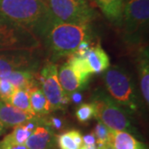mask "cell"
Returning <instances> with one entry per match:
<instances>
[{"mask_svg":"<svg viewBox=\"0 0 149 149\" xmlns=\"http://www.w3.org/2000/svg\"><path fill=\"white\" fill-rule=\"evenodd\" d=\"M98 149H115V148L113 147V145L111 143H107L105 144H103L100 146H97Z\"/></svg>","mask_w":149,"mask_h":149,"instance_id":"cell-29","label":"cell"},{"mask_svg":"<svg viewBox=\"0 0 149 149\" xmlns=\"http://www.w3.org/2000/svg\"><path fill=\"white\" fill-rule=\"evenodd\" d=\"M17 89L31 91L38 87L36 78V72L30 70H16L11 72L6 78Z\"/></svg>","mask_w":149,"mask_h":149,"instance_id":"cell-14","label":"cell"},{"mask_svg":"<svg viewBox=\"0 0 149 149\" xmlns=\"http://www.w3.org/2000/svg\"><path fill=\"white\" fill-rule=\"evenodd\" d=\"M41 41L27 29L0 14V51L37 50Z\"/></svg>","mask_w":149,"mask_h":149,"instance_id":"cell-7","label":"cell"},{"mask_svg":"<svg viewBox=\"0 0 149 149\" xmlns=\"http://www.w3.org/2000/svg\"><path fill=\"white\" fill-rule=\"evenodd\" d=\"M17 88L7 79H0V100L7 102Z\"/></svg>","mask_w":149,"mask_h":149,"instance_id":"cell-24","label":"cell"},{"mask_svg":"<svg viewBox=\"0 0 149 149\" xmlns=\"http://www.w3.org/2000/svg\"><path fill=\"white\" fill-rule=\"evenodd\" d=\"M139 74L140 80V90L147 105L149 104V61L148 50L143 52L139 58Z\"/></svg>","mask_w":149,"mask_h":149,"instance_id":"cell-18","label":"cell"},{"mask_svg":"<svg viewBox=\"0 0 149 149\" xmlns=\"http://www.w3.org/2000/svg\"><path fill=\"white\" fill-rule=\"evenodd\" d=\"M36 50L0 51V79H6L11 72L16 70L34 71L39 61L34 55Z\"/></svg>","mask_w":149,"mask_h":149,"instance_id":"cell-9","label":"cell"},{"mask_svg":"<svg viewBox=\"0 0 149 149\" xmlns=\"http://www.w3.org/2000/svg\"><path fill=\"white\" fill-rule=\"evenodd\" d=\"M39 80L52 110L64 109L70 101V98L65 94L59 82L57 66L52 62H47L41 70Z\"/></svg>","mask_w":149,"mask_h":149,"instance_id":"cell-8","label":"cell"},{"mask_svg":"<svg viewBox=\"0 0 149 149\" xmlns=\"http://www.w3.org/2000/svg\"><path fill=\"white\" fill-rule=\"evenodd\" d=\"M149 0H125L119 27L126 40L134 42L139 32L148 25Z\"/></svg>","mask_w":149,"mask_h":149,"instance_id":"cell-6","label":"cell"},{"mask_svg":"<svg viewBox=\"0 0 149 149\" xmlns=\"http://www.w3.org/2000/svg\"><path fill=\"white\" fill-rule=\"evenodd\" d=\"M95 144L96 139L93 133L83 137V146H91V145H95Z\"/></svg>","mask_w":149,"mask_h":149,"instance_id":"cell-27","label":"cell"},{"mask_svg":"<svg viewBox=\"0 0 149 149\" xmlns=\"http://www.w3.org/2000/svg\"><path fill=\"white\" fill-rule=\"evenodd\" d=\"M29 95L31 107L35 115L42 117L51 112L52 109L50 104L40 88L36 87L29 91Z\"/></svg>","mask_w":149,"mask_h":149,"instance_id":"cell-17","label":"cell"},{"mask_svg":"<svg viewBox=\"0 0 149 149\" xmlns=\"http://www.w3.org/2000/svg\"><path fill=\"white\" fill-rule=\"evenodd\" d=\"M80 149H86V148H85V147H84V146H82V147H81V148H80Z\"/></svg>","mask_w":149,"mask_h":149,"instance_id":"cell-31","label":"cell"},{"mask_svg":"<svg viewBox=\"0 0 149 149\" xmlns=\"http://www.w3.org/2000/svg\"><path fill=\"white\" fill-rule=\"evenodd\" d=\"M82 57H85L91 74H98L104 72L109 68V57L102 48L100 43L95 46H91Z\"/></svg>","mask_w":149,"mask_h":149,"instance_id":"cell-12","label":"cell"},{"mask_svg":"<svg viewBox=\"0 0 149 149\" xmlns=\"http://www.w3.org/2000/svg\"><path fill=\"white\" fill-rule=\"evenodd\" d=\"M7 103H8L9 104L20 110L27 112L35 115V113L32 111L31 104H30L29 91L17 89L15 92L13 94V95L8 100Z\"/></svg>","mask_w":149,"mask_h":149,"instance_id":"cell-21","label":"cell"},{"mask_svg":"<svg viewBox=\"0 0 149 149\" xmlns=\"http://www.w3.org/2000/svg\"><path fill=\"white\" fill-rule=\"evenodd\" d=\"M104 80L109 95L118 104L131 110L139 108L137 91L131 76L125 70L112 67L105 72Z\"/></svg>","mask_w":149,"mask_h":149,"instance_id":"cell-3","label":"cell"},{"mask_svg":"<svg viewBox=\"0 0 149 149\" xmlns=\"http://www.w3.org/2000/svg\"><path fill=\"white\" fill-rule=\"evenodd\" d=\"M56 139L53 130L44 123L35 128L25 143L28 149H52Z\"/></svg>","mask_w":149,"mask_h":149,"instance_id":"cell-11","label":"cell"},{"mask_svg":"<svg viewBox=\"0 0 149 149\" xmlns=\"http://www.w3.org/2000/svg\"><path fill=\"white\" fill-rule=\"evenodd\" d=\"M45 122H46V124L48 125L52 130L53 129L60 130L63 127V121L59 118L52 117L50 118L48 120H45Z\"/></svg>","mask_w":149,"mask_h":149,"instance_id":"cell-26","label":"cell"},{"mask_svg":"<svg viewBox=\"0 0 149 149\" xmlns=\"http://www.w3.org/2000/svg\"><path fill=\"white\" fill-rule=\"evenodd\" d=\"M58 80L65 94L70 95L86 87L80 76L67 62L62 65L58 70Z\"/></svg>","mask_w":149,"mask_h":149,"instance_id":"cell-13","label":"cell"},{"mask_svg":"<svg viewBox=\"0 0 149 149\" xmlns=\"http://www.w3.org/2000/svg\"><path fill=\"white\" fill-rule=\"evenodd\" d=\"M36 117L34 114L20 110L7 102L0 100V122L5 128H14Z\"/></svg>","mask_w":149,"mask_h":149,"instance_id":"cell-10","label":"cell"},{"mask_svg":"<svg viewBox=\"0 0 149 149\" xmlns=\"http://www.w3.org/2000/svg\"><path fill=\"white\" fill-rule=\"evenodd\" d=\"M4 127H3V123H2L0 122V135H1V134H2V133H3V131H4Z\"/></svg>","mask_w":149,"mask_h":149,"instance_id":"cell-30","label":"cell"},{"mask_svg":"<svg viewBox=\"0 0 149 149\" xmlns=\"http://www.w3.org/2000/svg\"><path fill=\"white\" fill-rule=\"evenodd\" d=\"M70 100L74 102V104H80L82 101L83 96H82V95H81V93H80V91H76V92L72 93L70 95Z\"/></svg>","mask_w":149,"mask_h":149,"instance_id":"cell-28","label":"cell"},{"mask_svg":"<svg viewBox=\"0 0 149 149\" xmlns=\"http://www.w3.org/2000/svg\"><path fill=\"white\" fill-rule=\"evenodd\" d=\"M67 63L73 68L76 74L80 76L81 81L85 85H87L91 72L85 57H82L76 54H72L69 56V60Z\"/></svg>","mask_w":149,"mask_h":149,"instance_id":"cell-20","label":"cell"},{"mask_svg":"<svg viewBox=\"0 0 149 149\" xmlns=\"http://www.w3.org/2000/svg\"><path fill=\"white\" fill-rule=\"evenodd\" d=\"M0 149H28L25 144H17L11 142L5 137L0 141Z\"/></svg>","mask_w":149,"mask_h":149,"instance_id":"cell-25","label":"cell"},{"mask_svg":"<svg viewBox=\"0 0 149 149\" xmlns=\"http://www.w3.org/2000/svg\"><path fill=\"white\" fill-rule=\"evenodd\" d=\"M113 131L107 126H105L103 123L98 120L96 124L95 130H94V135L96 139V145L100 146L107 143H112V137H113Z\"/></svg>","mask_w":149,"mask_h":149,"instance_id":"cell-22","label":"cell"},{"mask_svg":"<svg viewBox=\"0 0 149 149\" xmlns=\"http://www.w3.org/2000/svg\"><path fill=\"white\" fill-rule=\"evenodd\" d=\"M56 21L74 24H91L95 10L87 0H44Z\"/></svg>","mask_w":149,"mask_h":149,"instance_id":"cell-5","label":"cell"},{"mask_svg":"<svg viewBox=\"0 0 149 149\" xmlns=\"http://www.w3.org/2000/svg\"><path fill=\"white\" fill-rule=\"evenodd\" d=\"M0 14L27 29L41 42L56 21L44 0H0Z\"/></svg>","mask_w":149,"mask_h":149,"instance_id":"cell-1","label":"cell"},{"mask_svg":"<svg viewBox=\"0 0 149 149\" xmlns=\"http://www.w3.org/2000/svg\"><path fill=\"white\" fill-rule=\"evenodd\" d=\"M60 149H80L83 146V137L77 130H70L56 137Z\"/></svg>","mask_w":149,"mask_h":149,"instance_id":"cell-19","label":"cell"},{"mask_svg":"<svg viewBox=\"0 0 149 149\" xmlns=\"http://www.w3.org/2000/svg\"><path fill=\"white\" fill-rule=\"evenodd\" d=\"M91 24H74L56 21L43 41L55 58L74 54L80 43L91 42Z\"/></svg>","mask_w":149,"mask_h":149,"instance_id":"cell-2","label":"cell"},{"mask_svg":"<svg viewBox=\"0 0 149 149\" xmlns=\"http://www.w3.org/2000/svg\"><path fill=\"white\" fill-rule=\"evenodd\" d=\"M125 0H96L102 13L109 21L119 25Z\"/></svg>","mask_w":149,"mask_h":149,"instance_id":"cell-15","label":"cell"},{"mask_svg":"<svg viewBox=\"0 0 149 149\" xmlns=\"http://www.w3.org/2000/svg\"><path fill=\"white\" fill-rule=\"evenodd\" d=\"M95 108V117L113 131L133 132L131 118L124 108L118 104L104 92H97L92 98Z\"/></svg>","mask_w":149,"mask_h":149,"instance_id":"cell-4","label":"cell"},{"mask_svg":"<svg viewBox=\"0 0 149 149\" xmlns=\"http://www.w3.org/2000/svg\"><path fill=\"white\" fill-rule=\"evenodd\" d=\"M112 143L115 149H147L143 143L124 131H113Z\"/></svg>","mask_w":149,"mask_h":149,"instance_id":"cell-16","label":"cell"},{"mask_svg":"<svg viewBox=\"0 0 149 149\" xmlns=\"http://www.w3.org/2000/svg\"><path fill=\"white\" fill-rule=\"evenodd\" d=\"M95 108L92 102L80 104L75 111L76 118L80 123H86L90 121L92 118L95 117Z\"/></svg>","mask_w":149,"mask_h":149,"instance_id":"cell-23","label":"cell"}]
</instances>
